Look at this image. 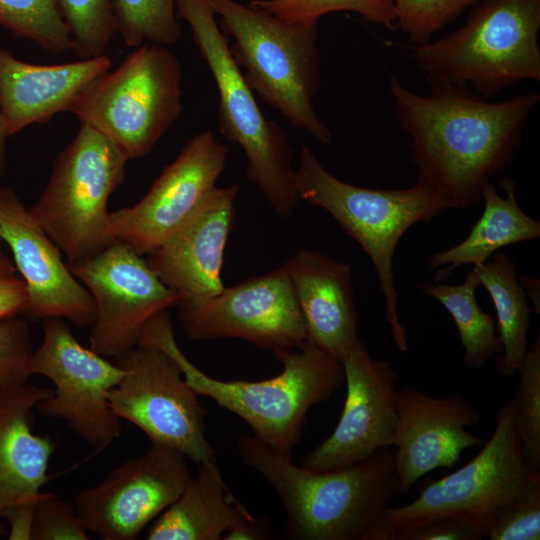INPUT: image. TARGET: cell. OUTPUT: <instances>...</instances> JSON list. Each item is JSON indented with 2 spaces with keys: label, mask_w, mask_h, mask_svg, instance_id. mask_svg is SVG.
<instances>
[{
  "label": "cell",
  "mask_w": 540,
  "mask_h": 540,
  "mask_svg": "<svg viewBox=\"0 0 540 540\" xmlns=\"http://www.w3.org/2000/svg\"><path fill=\"white\" fill-rule=\"evenodd\" d=\"M6 136L2 127V115L0 104V175H4L7 170V150H6Z\"/></svg>",
  "instance_id": "obj_42"
},
{
  "label": "cell",
  "mask_w": 540,
  "mask_h": 540,
  "mask_svg": "<svg viewBox=\"0 0 540 540\" xmlns=\"http://www.w3.org/2000/svg\"><path fill=\"white\" fill-rule=\"evenodd\" d=\"M473 269L479 284L489 292L497 314L502 355L496 359V369L502 376L511 377L528 350L530 309L526 294L517 279L515 263L503 253H494Z\"/></svg>",
  "instance_id": "obj_26"
},
{
  "label": "cell",
  "mask_w": 540,
  "mask_h": 540,
  "mask_svg": "<svg viewBox=\"0 0 540 540\" xmlns=\"http://www.w3.org/2000/svg\"><path fill=\"white\" fill-rule=\"evenodd\" d=\"M482 446L458 470L423 482L412 502L387 507L364 540H392L400 529L442 517L458 519L483 538L487 537L504 506L540 476V472L524 457L510 401L498 409L494 431Z\"/></svg>",
  "instance_id": "obj_8"
},
{
  "label": "cell",
  "mask_w": 540,
  "mask_h": 540,
  "mask_svg": "<svg viewBox=\"0 0 540 540\" xmlns=\"http://www.w3.org/2000/svg\"><path fill=\"white\" fill-rule=\"evenodd\" d=\"M238 191L236 184L216 186L176 233L146 255L149 267L178 294L179 302L207 298L224 288V249Z\"/></svg>",
  "instance_id": "obj_20"
},
{
  "label": "cell",
  "mask_w": 540,
  "mask_h": 540,
  "mask_svg": "<svg viewBox=\"0 0 540 540\" xmlns=\"http://www.w3.org/2000/svg\"><path fill=\"white\" fill-rule=\"evenodd\" d=\"M346 399L333 432L308 453L301 466L332 471L362 462L394 445L398 373L373 359L359 340L341 360Z\"/></svg>",
  "instance_id": "obj_17"
},
{
  "label": "cell",
  "mask_w": 540,
  "mask_h": 540,
  "mask_svg": "<svg viewBox=\"0 0 540 540\" xmlns=\"http://www.w3.org/2000/svg\"><path fill=\"white\" fill-rule=\"evenodd\" d=\"M480 420L479 410L461 393L435 397L415 387L398 391L393 447L399 492L434 469L457 464L469 447L482 446L485 438L467 430Z\"/></svg>",
  "instance_id": "obj_19"
},
{
  "label": "cell",
  "mask_w": 540,
  "mask_h": 540,
  "mask_svg": "<svg viewBox=\"0 0 540 540\" xmlns=\"http://www.w3.org/2000/svg\"><path fill=\"white\" fill-rule=\"evenodd\" d=\"M27 303L26 283L0 244V321L23 314Z\"/></svg>",
  "instance_id": "obj_38"
},
{
  "label": "cell",
  "mask_w": 540,
  "mask_h": 540,
  "mask_svg": "<svg viewBox=\"0 0 540 540\" xmlns=\"http://www.w3.org/2000/svg\"><path fill=\"white\" fill-rule=\"evenodd\" d=\"M177 0H110L116 32L128 47L176 44L183 30Z\"/></svg>",
  "instance_id": "obj_29"
},
{
  "label": "cell",
  "mask_w": 540,
  "mask_h": 540,
  "mask_svg": "<svg viewBox=\"0 0 540 540\" xmlns=\"http://www.w3.org/2000/svg\"><path fill=\"white\" fill-rule=\"evenodd\" d=\"M137 343L152 344L172 356L184 379L200 396L242 418L254 436L291 455L303 432L310 408L328 400L344 383L340 361L310 344L275 354L282 371L262 381H223L197 368L179 348L168 310L153 316Z\"/></svg>",
  "instance_id": "obj_3"
},
{
  "label": "cell",
  "mask_w": 540,
  "mask_h": 540,
  "mask_svg": "<svg viewBox=\"0 0 540 540\" xmlns=\"http://www.w3.org/2000/svg\"><path fill=\"white\" fill-rule=\"evenodd\" d=\"M304 320L307 340L341 362L360 340L351 268L307 249L284 263Z\"/></svg>",
  "instance_id": "obj_22"
},
{
  "label": "cell",
  "mask_w": 540,
  "mask_h": 540,
  "mask_svg": "<svg viewBox=\"0 0 540 540\" xmlns=\"http://www.w3.org/2000/svg\"><path fill=\"white\" fill-rule=\"evenodd\" d=\"M198 465L181 495L147 531L149 540H219L251 516L228 489L216 458Z\"/></svg>",
  "instance_id": "obj_24"
},
{
  "label": "cell",
  "mask_w": 540,
  "mask_h": 540,
  "mask_svg": "<svg viewBox=\"0 0 540 540\" xmlns=\"http://www.w3.org/2000/svg\"><path fill=\"white\" fill-rule=\"evenodd\" d=\"M31 539L88 540L90 537L74 506L55 494L42 493L35 505Z\"/></svg>",
  "instance_id": "obj_35"
},
{
  "label": "cell",
  "mask_w": 540,
  "mask_h": 540,
  "mask_svg": "<svg viewBox=\"0 0 540 540\" xmlns=\"http://www.w3.org/2000/svg\"><path fill=\"white\" fill-rule=\"evenodd\" d=\"M78 59L106 54L116 33L110 0H56Z\"/></svg>",
  "instance_id": "obj_31"
},
{
  "label": "cell",
  "mask_w": 540,
  "mask_h": 540,
  "mask_svg": "<svg viewBox=\"0 0 540 540\" xmlns=\"http://www.w3.org/2000/svg\"><path fill=\"white\" fill-rule=\"evenodd\" d=\"M478 284L472 269L458 285L424 283L419 286L423 294L438 300L452 316L464 349L463 362L469 369H481L502 350L493 317L483 312L476 301Z\"/></svg>",
  "instance_id": "obj_27"
},
{
  "label": "cell",
  "mask_w": 540,
  "mask_h": 540,
  "mask_svg": "<svg viewBox=\"0 0 540 540\" xmlns=\"http://www.w3.org/2000/svg\"><path fill=\"white\" fill-rule=\"evenodd\" d=\"M1 239V238H0Z\"/></svg>",
  "instance_id": "obj_44"
},
{
  "label": "cell",
  "mask_w": 540,
  "mask_h": 540,
  "mask_svg": "<svg viewBox=\"0 0 540 540\" xmlns=\"http://www.w3.org/2000/svg\"><path fill=\"white\" fill-rule=\"evenodd\" d=\"M396 119L411 138L418 179L443 190L453 208L481 199L491 177L511 162L532 109L533 90L490 102L466 85H433L429 95L389 78Z\"/></svg>",
  "instance_id": "obj_1"
},
{
  "label": "cell",
  "mask_w": 540,
  "mask_h": 540,
  "mask_svg": "<svg viewBox=\"0 0 540 540\" xmlns=\"http://www.w3.org/2000/svg\"><path fill=\"white\" fill-rule=\"evenodd\" d=\"M209 2L252 91L293 127L330 143L332 132L313 103L321 88L317 22H288L236 0Z\"/></svg>",
  "instance_id": "obj_4"
},
{
  "label": "cell",
  "mask_w": 540,
  "mask_h": 540,
  "mask_svg": "<svg viewBox=\"0 0 540 540\" xmlns=\"http://www.w3.org/2000/svg\"><path fill=\"white\" fill-rule=\"evenodd\" d=\"M176 15L190 28L192 39L216 83L218 127L246 158V176L281 218L299 203L294 187L292 150L282 129L262 112L255 93L235 62L209 0H177Z\"/></svg>",
  "instance_id": "obj_7"
},
{
  "label": "cell",
  "mask_w": 540,
  "mask_h": 540,
  "mask_svg": "<svg viewBox=\"0 0 540 540\" xmlns=\"http://www.w3.org/2000/svg\"><path fill=\"white\" fill-rule=\"evenodd\" d=\"M510 401L514 428L528 464L540 472V337L528 348Z\"/></svg>",
  "instance_id": "obj_30"
},
{
  "label": "cell",
  "mask_w": 540,
  "mask_h": 540,
  "mask_svg": "<svg viewBox=\"0 0 540 540\" xmlns=\"http://www.w3.org/2000/svg\"><path fill=\"white\" fill-rule=\"evenodd\" d=\"M183 69L166 46L144 43L93 80L68 112L110 140L129 160L146 156L183 111Z\"/></svg>",
  "instance_id": "obj_9"
},
{
  "label": "cell",
  "mask_w": 540,
  "mask_h": 540,
  "mask_svg": "<svg viewBox=\"0 0 540 540\" xmlns=\"http://www.w3.org/2000/svg\"><path fill=\"white\" fill-rule=\"evenodd\" d=\"M271 535L270 523L262 518L250 516L230 531H228L223 539L225 540H261L268 539Z\"/></svg>",
  "instance_id": "obj_40"
},
{
  "label": "cell",
  "mask_w": 540,
  "mask_h": 540,
  "mask_svg": "<svg viewBox=\"0 0 540 540\" xmlns=\"http://www.w3.org/2000/svg\"><path fill=\"white\" fill-rule=\"evenodd\" d=\"M229 149L205 130L195 134L135 205L111 212L108 232L146 256L198 210L225 170Z\"/></svg>",
  "instance_id": "obj_16"
},
{
  "label": "cell",
  "mask_w": 540,
  "mask_h": 540,
  "mask_svg": "<svg viewBox=\"0 0 540 540\" xmlns=\"http://www.w3.org/2000/svg\"><path fill=\"white\" fill-rule=\"evenodd\" d=\"M481 0H391L398 27L413 45L430 41L432 35Z\"/></svg>",
  "instance_id": "obj_33"
},
{
  "label": "cell",
  "mask_w": 540,
  "mask_h": 540,
  "mask_svg": "<svg viewBox=\"0 0 540 540\" xmlns=\"http://www.w3.org/2000/svg\"><path fill=\"white\" fill-rule=\"evenodd\" d=\"M67 265L93 298L96 316L89 347L105 358L131 350L153 316L178 305V294L161 281L144 256L121 241Z\"/></svg>",
  "instance_id": "obj_14"
},
{
  "label": "cell",
  "mask_w": 540,
  "mask_h": 540,
  "mask_svg": "<svg viewBox=\"0 0 540 540\" xmlns=\"http://www.w3.org/2000/svg\"><path fill=\"white\" fill-rule=\"evenodd\" d=\"M540 0H481L458 29L411 57L427 81L466 85L485 99L540 80Z\"/></svg>",
  "instance_id": "obj_6"
},
{
  "label": "cell",
  "mask_w": 540,
  "mask_h": 540,
  "mask_svg": "<svg viewBox=\"0 0 540 540\" xmlns=\"http://www.w3.org/2000/svg\"><path fill=\"white\" fill-rule=\"evenodd\" d=\"M294 187L300 199L327 211L370 257L384 296L392 337L397 347L406 351L407 334L397 311L395 250L412 225L453 208L450 197L419 179L407 189H371L349 184L330 173L307 145L299 151Z\"/></svg>",
  "instance_id": "obj_5"
},
{
  "label": "cell",
  "mask_w": 540,
  "mask_h": 540,
  "mask_svg": "<svg viewBox=\"0 0 540 540\" xmlns=\"http://www.w3.org/2000/svg\"><path fill=\"white\" fill-rule=\"evenodd\" d=\"M0 238L26 283L30 320L62 318L91 328L96 316L93 298L63 261L60 249L31 216L15 191L0 186Z\"/></svg>",
  "instance_id": "obj_18"
},
{
  "label": "cell",
  "mask_w": 540,
  "mask_h": 540,
  "mask_svg": "<svg viewBox=\"0 0 540 540\" xmlns=\"http://www.w3.org/2000/svg\"><path fill=\"white\" fill-rule=\"evenodd\" d=\"M248 4L293 23L318 22L333 12H353L387 29L396 27L391 0H250Z\"/></svg>",
  "instance_id": "obj_32"
},
{
  "label": "cell",
  "mask_w": 540,
  "mask_h": 540,
  "mask_svg": "<svg viewBox=\"0 0 540 540\" xmlns=\"http://www.w3.org/2000/svg\"><path fill=\"white\" fill-rule=\"evenodd\" d=\"M179 320L190 339L238 338L277 354L308 343L286 267L198 300L181 301Z\"/></svg>",
  "instance_id": "obj_13"
},
{
  "label": "cell",
  "mask_w": 540,
  "mask_h": 540,
  "mask_svg": "<svg viewBox=\"0 0 540 540\" xmlns=\"http://www.w3.org/2000/svg\"><path fill=\"white\" fill-rule=\"evenodd\" d=\"M128 159L105 136L81 123L57 157L31 216L69 262L92 257L115 240L108 232V200L123 182Z\"/></svg>",
  "instance_id": "obj_10"
},
{
  "label": "cell",
  "mask_w": 540,
  "mask_h": 540,
  "mask_svg": "<svg viewBox=\"0 0 540 540\" xmlns=\"http://www.w3.org/2000/svg\"><path fill=\"white\" fill-rule=\"evenodd\" d=\"M107 54L76 61L39 65L0 48V104L6 138L33 124H45L68 112L93 80L111 69Z\"/></svg>",
  "instance_id": "obj_21"
},
{
  "label": "cell",
  "mask_w": 540,
  "mask_h": 540,
  "mask_svg": "<svg viewBox=\"0 0 540 540\" xmlns=\"http://www.w3.org/2000/svg\"><path fill=\"white\" fill-rule=\"evenodd\" d=\"M28 323L17 317L0 321V386L26 382L33 352Z\"/></svg>",
  "instance_id": "obj_36"
},
{
  "label": "cell",
  "mask_w": 540,
  "mask_h": 540,
  "mask_svg": "<svg viewBox=\"0 0 540 540\" xmlns=\"http://www.w3.org/2000/svg\"><path fill=\"white\" fill-rule=\"evenodd\" d=\"M38 499L14 505L0 514L9 523L8 539H31L34 510Z\"/></svg>",
  "instance_id": "obj_39"
},
{
  "label": "cell",
  "mask_w": 540,
  "mask_h": 540,
  "mask_svg": "<svg viewBox=\"0 0 540 540\" xmlns=\"http://www.w3.org/2000/svg\"><path fill=\"white\" fill-rule=\"evenodd\" d=\"M192 477L187 457L151 443L97 485L79 491L74 509L88 532L103 540H134L181 495Z\"/></svg>",
  "instance_id": "obj_15"
},
{
  "label": "cell",
  "mask_w": 540,
  "mask_h": 540,
  "mask_svg": "<svg viewBox=\"0 0 540 540\" xmlns=\"http://www.w3.org/2000/svg\"><path fill=\"white\" fill-rule=\"evenodd\" d=\"M2 534H3V526H2V524L0 523V537L2 536Z\"/></svg>",
  "instance_id": "obj_43"
},
{
  "label": "cell",
  "mask_w": 540,
  "mask_h": 540,
  "mask_svg": "<svg viewBox=\"0 0 540 540\" xmlns=\"http://www.w3.org/2000/svg\"><path fill=\"white\" fill-rule=\"evenodd\" d=\"M487 538L489 540L540 539V476L504 506Z\"/></svg>",
  "instance_id": "obj_34"
},
{
  "label": "cell",
  "mask_w": 540,
  "mask_h": 540,
  "mask_svg": "<svg viewBox=\"0 0 540 540\" xmlns=\"http://www.w3.org/2000/svg\"><path fill=\"white\" fill-rule=\"evenodd\" d=\"M505 197L498 194L490 183L483 188L482 216L459 244L442 252L433 253L428 259L432 269L447 266L437 274L447 276L453 269L466 264L479 266L489 260L499 249L540 236V223L529 217L516 199V184L512 178L500 181Z\"/></svg>",
  "instance_id": "obj_25"
},
{
  "label": "cell",
  "mask_w": 540,
  "mask_h": 540,
  "mask_svg": "<svg viewBox=\"0 0 540 540\" xmlns=\"http://www.w3.org/2000/svg\"><path fill=\"white\" fill-rule=\"evenodd\" d=\"M52 389L26 382L0 386V514L38 499L55 442L33 431L34 410Z\"/></svg>",
  "instance_id": "obj_23"
},
{
  "label": "cell",
  "mask_w": 540,
  "mask_h": 540,
  "mask_svg": "<svg viewBox=\"0 0 540 540\" xmlns=\"http://www.w3.org/2000/svg\"><path fill=\"white\" fill-rule=\"evenodd\" d=\"M117 364L125 373L109 401L119 418L138 427L151 443L173 448L196 464L216 458L206 437L207 412L172 356L137 343Z\"/></svg>",
  "instance_id": "obj_11"
},
{
  "label": "cell",
  "mask_w": 540,
  "mask_h": 540,
  "mask_svg": "<svg viewBox=\"0 0 540 540\" xmlns=\"http://www.w3.org/2000/svg\"><path fill=\"white\" fill-rule=\"evenodd\" d=\"M243 462L277 492L286 535L295 540H364L398 490L394 450L381 449L352 466L317 471L292 463L254 435L241 434Z\"/></svg>",
  "instance_id": "obj_2"
},
{
  "label": "cell",
  "mask_w": 540,
  "mask_h": 540,
  "mask_svg": "<svg viewBox=\"0 0 540 540\" xmlns=\"http://www.w3.org/2000/svg\"><path fill=\"white\" fill-rule=\"evenodd\" d=\"M0 27L51 55L73 49L56 0H0Z\"/></svg>",
  "instance_id": "obj_28"
},
{
  "label": "cell",
  "mask_w": 540,
  "mask_h": 540,
  "mask_svg": "<svg viewBox=\"0 0 540 540\" xmlns=\"http://www.w3.org/2000/svg\"><path fill=\"white\" fill-rule=\"evenodd\" d=\"M483 536L469 525L452 517L437 518L396 531L392 540H479Z\"/></svg>",
  "instance_id": "obj_37"
},
{
  "label": "cell",
  "mask_w": 540,
  "mask_h": 540,
  "mask_svg": "<svg viewBox=\"0 0 540 540\" xmlns=\"http://www.w3.org/2000/svg\"><path fill=\"white\" fill-rule=\"evenodd\" d=\"M520 282V281H519ZM526 296L531 299L535 311L540 312L539 279L523 276L520 282Z\"/></svg>",
  "instance_id": "obj_41"
},
{
  "label": "cell",
  "mask_w": 540,
  "mask_h": 540,
  "mask_svg": "<svg viewBox=\"0 0 540 540\" xmlns=\"http://www.w3.org/2000/svg\"><path fill=\"white\" fill-rule=\"evenodd\" d=\"M29 369L55 385L37 405L40 414L65 421L96 452L120 436L121 418L109 397L125 371L84 347L64 319H44L42 341L32 352Z\"/></svg>",
  "instance_id": "obj_12"
}]
</instances>
